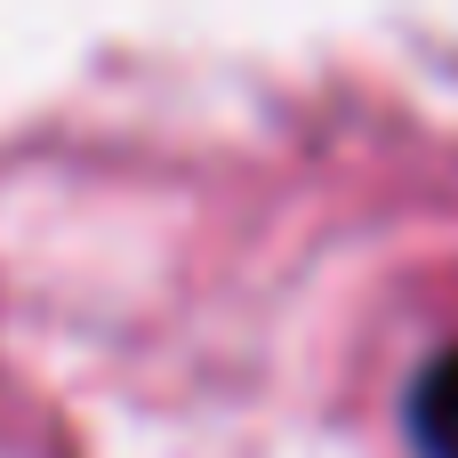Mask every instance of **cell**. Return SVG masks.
Segmentation results:
<instances>
[{"mask_svg":"<svg viewBox=\"0 0 458 458\" xmlns=\"http://www.w3.org/2000/svg\"><path fill=\"white\" fill-rule=\"evenodd\" d=\"M403 427H411L419 458H458V346H443V354L411 378Z\"/></svg>","mask_w":458,"mask_h":458,"instance_id":"obj_1","label":"cell"}]
</instances>
